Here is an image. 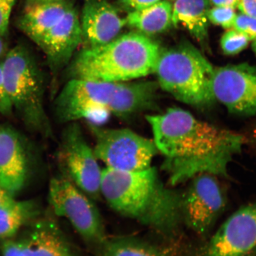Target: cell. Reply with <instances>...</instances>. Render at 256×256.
<instances>
[{"instance_id":"1","label":"cell","mask_w":256,"mask_h":256,"mask_svg":"<svg viewBox=\"0 0 256 256\" xmlns=\"http://www.w3.org/2000/svg\"><path fill=\"white\" fill-rule=\"evenodd\" d=\"M146 119L153 142L164 156L162 167L172 186L202 174L226 177L230 162L245 142L240 134L200 120L180 108Z\"/></svg>"},{"instance_id":"2","label":"cell","mask_w":256,"mask_h":256,"mask_svg":"<svg viewBox=\"0 0 256 256\" xmlns=\"http://www.w3.org/2000/svg\"><path fill=\"white\" fill-rule=\"evenodd\" d=\"M101 194L114 211L164 236L182 223L181 194L162 184L154 168L135 172L102 170Z\"/></svg>"},{"instance_id":"3","label":"cell","mask_w":256,"mask_h":256,"mask_svg":"<svg viewBox=\"0 0 256 256\" xmlns=\"http://www.w3.org/2000/svg\"><path fill=\"white\" fill-rule=\"evenodd\" d=\"M162 48L139 32H130L106 44L84 48L70 62V79L117 83L139 80L154 72Z\"/></svg>"},{"instance_id":"4","label":"cell","mask_w":256,"mask_h":256,"mask_svg":"<svg viewBox=\"0 0 256 256\" xmlns=\"http://www.w3.org/2000/svg\"><path fill=\"white\" fill-rule=\"evenodd\" d=\"M212 64L190 43L161 49L155 67L159 87L178 101L204 108L216 101Z\"/></svg>"},{"instance_id":"5","label":"cell","mask_w":256,"mask_h":256,"mask_svg":"<svg viewBox=\"0 0 256 256\" xmlns=\"http://www.w3.org/2000/svg\"><path fill=\"white\" fill-rule=\"evenodd\" d=\"M6 90L12 108L32 129L50 134L44 106V81L36 60L21 44L8 51L2 60Z\"/></svg>"},{"instance_id":"6","label":"cell","mask_w":256,"mask_h":256,"mask_svg":"<svg viewBox=\"0 0 256 256\" xmlns=\"http://www.w3.org/2000/svg\"><path fill=\"white\" fill-rule=\"evenodd\" d=\"M49 200L56 215L68 220L86 244L100 252L108 238L94 200L60 174L50 180Z\"/></svg>"},{"instance_id":"7","label":"cell","mask_w":256,"mask_h":256,"mask_svg":"<svg viewBox=\"0 0 256 256\" xmlns=\"http://www.w3.org/2000/svg\"><path fill=\"white\" fill-rule=\"evenodd\" d=\"M96 158L106 168L135 172L152 167L158 150L153 140L129 129H110L90 124Z\"/></svg>"},{"instance_id":"8","label":"cell","mask_w":256,"mask_h":256,"mask_svg":"<svg viewBox=\"0 0 256 256\" xmlns=\"http://www.w3.org/2000/svg\"><path fill=\"white\" fill-rule=\"evenodd\" d=\"M116 83L70 79L58 96L56 111L63 123L86 120L100 126L110 116L108 110Z\"/></svg>"},{"instance_id":"9","label":"cell","mask_w":256,"mask_h":256,"mask_svg":"<svg viewBox=\"0 0 256 256\" xmlns=\"http://www.w3.org/2000/svg\"><path fill=\"white\" fill-rule=\"evenodd\" d=\"M58 156L62 174L92 200L102 196V170L94 149L76 122L70 123L64 130Z\"/></svg>"},{"instance_id":"10","label":"cell","mask_w":256,"mask_h":256,"mask_svg":"<svg viewBox=\"0 0 256 256\" xmlns=\"http://www.w3.org/2000/svg\"><path fill=\"white\" fill-rule=\"evenodd\" d=\"M190 180L181 194L182 223L197 235L206 236L225 210L226 196L216 176L202 174Z\"/></svg>"},{"instance_id":"11","label":"cell","mask_w":256,"mask_h":256,"mask_svg":"<svg viewBox=\"0 0 256 256\" xmlns=\"http://www.w3.org/2000/svg\"><path fill=\"white\" fill-rule=\"evenodd\" d=\"M195 256H256V201L232 214Z\"/></svg>"},{"instance_id":"12","label":"cell","mask_w":256,"mask_h":256,"mask_svg":"<svg viewBox=\"0 0 256 256\" xmlns=\"http://www.w3.org/2000/svg\"><path fill=\"white\" fill-rule=\"evenodd\" d=\"M213 92L216 100L232 114L256 115V68L248 64L215 69Z\"/></svg>"},{"instance_id":"13","label":"cell","mask_w":256,"mask_h":256,"mask_svg":"<svg viewBox=\"0 0 256 256\" xmlns=\"http://www.w3.org/2000/svg\"><path fill=\"white\" fill-rule=\"evenodd\" d=\"M35 43L46 54L53 72L67 67L76 50L82 43L80 18L72 6L58 23Z\"/></svg>"},{"instance_id":"14","label":"cell","mask_w":256,"mask_h":256,"mask_svg":"<svg viewBox=\"0 0 256 256\" xmlns=\"http://www.w3.org/2000/svg\"><path fill=\"white\" fill-rule=\"evenodd\" d=\"M80 24L85 48L110 42L126 25L117 9L106 0H87L83 6Z\"/></svg>"},{"instance_id":"15","label":"cell","mask_w":256,"mask_h":256,"mask_svg":"<svg viewBox=\"0 0 256 256\" xmlns=\"http://www.w3.org/2000/svg\"><path fill=\"white\" fill-rule=\"evenodd\" d=\"M28 172L24 139L14 128L0 126V188L14 196L24 186Z\"/></svg>"},{"instance_id":"16","label":"cell","mask_w":256,"mask_h":256,"mask_svg":"<svg viewBox=\"0 0 256 256\" xmlns=\"http://www.w3.org/2000/svg\"><path fill=\"white\" fill-rule=\"evenodd\" d=\"M158 88V82L138 80L116 83L108 105L110 115L126 120L152 110Z\"/></svg>"},{"instance_id":"17","label":"cell","mask_w":256,"mask_h":256,"mask_svg":"<svg viewBox=\"0 0 256 256\" xmlns=\"http://www.w3.org/2000/svg\"><path fill=\"white\" fill-rule=\"evenodd\" d=\"M18 242L23 256L74 255L68 239L52 220H39Z\"/></svg>"},{"instance_id":"18","label":"cell","mask_w":256,"mask_h":256,"mask_svg":"<svg viewBox=\"0 0 256 256\" xmlns=\"http://www.w3.org/2000/svg\"><path fill=\"white\" fill-rule=\"evenodd\" d=\"M72 6L62 0L28 4L19 20V28L36 42L62 20Z\"/></svg>"},{"instance_id":"19","label":"cell","mask_w":256,"mask_h":256,"mask_svg":"<svg viewBox=\"0 0 256 256\" xmlns=\"http://www.w3.org/2000/svg\"><path fill=\"white\" fill-rule=\"evenodd\" d=\"M210 0H175L172 5V25L184 28L202 44L208 38Z\"/></svg>"},{"instance_id":"20","label":"cell","mask_w":256,"mask_h":256,"mask_svg":"<svg viewBox=\"0 0 256 256\" xmlns=\"http://www.w3.org/2000/svg\"><path fill=\"white\" fill-rule=\"evenodd\" d=\"M172 12L170 2L160 1L150 7L131 11L126 17V24L147 36L162 34L172 25Z\"/></svg>"},{"instance_id":"21","label":"cell","mask_w":256,"mask_h":256,"mask_svg":"<svg viewBox=\"0 0 256 256\" xmlns=\"http://www.w3.org/2000/svg\"><path fill=\"white\" fill-rule=\"evenodd\" d=\"M170 248L152 244L136 238L108 240L99 256H172Z\"/></svg>"},{"instance_id":"22","label":"cell","mask_w":256,"mask_h":256,"mask_svg":"<svg viewBox=\"0 0 256 256\" xmlns=\"http://www.w3.org/2000/svg\"><path fill=\"white\" fill-rule=\"evenodd\" d=\"M39 213L36 204L30 201L18 202L0 207V239H7Z\"/></svg>"},{"instance_id":"23","label":"cell","mask_w":256,"mask_h":256,"mask_svg":"<svg viewBox=\"0 0 256 256\" xmlns=\"http://www.w3.org/2000/svg\"><path fill=\"white\" fill-rule=\"evenodd\" d=\"M249 40L235 30H228L222 37L220 44L223 52L227 56L236 55L248 47Z\"/></svg>"},{"instance_id":"24","label":"cell","mask_w":256,"mask_h":256,"mask_svg":"<svg viewBox=\"0 0 256 256\" xmlns=\"http://www.w3.org/2000/svg\"><path fill=\"white\" fill-rule=\"evenodd\" d=\"M236 16L235 9L215 6L208 12V20L211 23L226 30L232 28Z\"/></svg>"},{"instance_id":"25","label":"cell","mask_w":256,"mask_h":256,"mask_svg":"<svg viewBox=\"0 0 256 256\" xmlns=\"http://www.w3.org/2000/svg\"><path fill=\"white\" fill-rule=\"evenodd\" d=\"M232 28L244 35L250 41L256 39V18L241 12L236 14Z\"/></svg>"},{"instance_id":"26","label":"cell","mask_w":256,"mask_h":256,"mask_svg":"<svg viewBox=\"0 0 256 256\" xmlns=\"http://www.w3.org/2000/svg\"><path fill=\"white\" fill-rule=\"evenodd\" d=\"M16 0H0V34H8L10 18Z\"/></svg>"},{"instance_id":"27","label":"cell","mask_w":256,"mask_h":256,"mask_svg":"<svg viewBox=\"0 0 256 256\" xmlns=\"http://www.w3.org/2000/svg\"><path fill=\"white\" fill-rule=\"evenodd\" d=\"M12 110L14 108L6 88L2 60H0V114L8 115L11 114Z\"/></svg>"},{"instance_id":"28","label":"cell","mask_w":256,"mask_h":256,"mask_svg":"<svg viewBox=\"0 0 256 256\" xmlns=\"http://www.w3.org/2000/svg\"><path fill=\"white\" fill-rule=\"evenodd\" d=\"M160 1L161 0H120L123 4L132 9V11L150 7Z\"/></svg>"},{"instance_id":"29","label":"cell","mask_w":256,"mask_h":256,"mask_svg":"<svg viewBox=\"0 0 256 256\" xmlns=\"http://www.w3.org/2000/svg\"><path fill=\"white\" fill-rule=\"evenodd\" d=\"M2 256H23L18 242L7 240L2 245Z\"/></svg>"},{"instance_id":"30","label":"cell","mask_w":256,"mask_h":256,"mask_svg":"<svg viewBox=\"0 0 256 256\" xmlns=\"http://www.w3.org/2000/svg\"><path fill=\"white\" fill-rule=\"evenodd\" d=\"M238 8L242 14L256 18V0H240Z\"/></svg>"},{"instance_id":"31","label":"cell","mask_w":256,"mask_h":256,"mask_svg":"<svg viewBox=\"0 0 256 256\" xmlns=\"http://www.w3.org/2000/svg\"><path fill=\"white\" fill-rule=\"evenodd\" d=\"M210 4L215 7L228 8L236 9L238 8L240 0H210Z\"/></svg>"},{"instance_id":"32","label":"cell","mask_w":256,"mask_h":256,"mask_svg":"<svg viewBox=\"0 0 256 256\" xmlns=\"http://www.w3.org/2000/svg\"><path fill=\"white\" fill-rule=\"evenodd\" d=\"M15 201L14 196L0 188V207L8 206Z\"/></svg>"},{"instance_id":"33","label":"cell","mask_w":256,"mask_h":256,"mask_svg":"<svg viewBox=\"0 0 256 256\" xmlns=\"http://www.w3.org/2000/svg\"><path fill=\"white\" fill-rule=\"evenodd\" d=\"M8 50V42L6 40V35L0 34V60L5 56Z\"/></svg>"},{"instance_id":"34","label":"cell","mask_w":256,"mask_h":256,"mask_svg":"<svg viewBox=\"0 0 256 256\" xmlns=\"http://www.w3.org/2000/svg\"><path fill=\"white\" fill-rule=\"evenodd\" d=\"M56 1H60V0H28V4H31V3H34V2H56Z\"/></svg>"},{"instance_id":"35","label":"cell","mask_w":256,"mask_h":256,"mask_svg":"<svg viewBox=\"0 0 256 256\" xmlns=\"http://www.w3.org/2000/svg\"><path fill=\"white\" fill-rule=\"evenodd\" d=\"M252 142H254L256 146V126L254 128V130H252Z\"/></svg>"},{"instance_id":"36","label":"cell","mask_w":256,"mask_h":256,"mask_svg":"<svg viewBox=\"0 0 256 256\" xmlns=\"http://www.w3.org/2000/svg\"><path fill=\"white\" fill-rule=\"evenodd\" d=\"M252 50H254V52L255 53L256 56V44L252 43Z\"/></svg>"},{"instance_id":"37","label":"cell","mask_w":256,"mask_h":256,"mask_svg":"<svg viewBox=\"0 0 256 256\" xmlns=\"http://www.w3.org/2000/svg\"><path fill=\"white\" fill-rule=\"evenodd\" d=\"M254 43L256 44V39L254 40Z\"/></svg>"},{"instance_id":"38","label":"cell","mask_w":256,"mask_h":256,"mask_svg":"<svg viewBox=\"0 0 256 256\" xmlns=\"http://www.w3.org/2000/svg\"><path fill=\"white\" fill-rule=\"evenodd\" d=\"M74 256V255H72V256Z\"/></svg>"}]
</instances>
